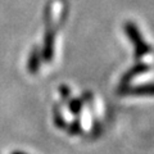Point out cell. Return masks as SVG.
Returning <instances> with one entry per match:
<instances>
[{
	"instance_id": "5",
	"label": "cell",
	"mask_w": 154,
	"mask_h": 154,
	"mask_svg": "<svg viewBox=\"0 0 154 154\" xmlns=\"http://www.w3.org/2000/svg\"><path fill=\"white\" fill-rule=\"evenodd\" d=\"M53 121H54L55 126L58 128H67V122L64 119V116L62 114V110L58 104L53 107Z\"/></svg>"
},
{
	"instance_id": "3",
	"label": "cell",
	"mask_w": 154,
	"mask_h": 154,
	"mask_svg": "<svg viewBox=\"0 0 154 154\" xmlns=\"http://www.w3.org/2000/svg\"><path fill=\"white\" fill-rule=\"evenodd\" d=\"M149 68H150L149 64L144 63V62H140V63L134 64L131 68H130L127 72H125V75L121 77V82H119V86H126V85H128L134 79H136L137 76L146 73V72L149 71Z\"/></svg>"
},
{
	"instance_id": "10",
	"label": "cell",
	"mask_w": 154,
	"mask_h": 154,
	"mask_svg": "<svg viewBox=\"0 0 154 154\" xmlns=\"http://www.w3.org/2000/svg\"><path fill=\"white\" fill-rule=\"evenodd\" d=\"M81 99L84 100V103H90L91 100H93V93H90V91H85Z\"/></svg>"
},
{
	"instance_id": "1",
	"label": "cell",
	"mask_w": 154,
	"mask_h": 154,
	"mask_svg": "<svg viewBox=\"0 0 154 154\" xmlns=\"http://www.w3.org/2000/svg\"><path fill=\"white\" fill-rule=\"evenodd\" d=\"M125 32L128 37V40L131 41V44L135 48V58L140 59V58L148 55L150 53V46L146 44V41L144 40L141 36V32L139 31L137 26L132 22H126L125 23Z\"/></svg>"
},
{
	"instance_id": "4",
	"label": "cell",
	"mask_w": 154,
	"mask_h": 154,
	"mask_svg": "<svg viewBox=\"0 0 154 154\" xmlns=\"http://www.w3.org/2000/svg\"><path fill=\"white\" fill-rule=\"evenodd\" d=\"M41 51L37 46H35L30 53V57H28V63H27V69L30 73L36 75L38 69H40L41 66Z\"/></svg>"
},
{
	"instance_id": "6",
	"label": "cell",
	"mask_w": 154,
	"mask_h": 154,
	"mask_svg": "<svg viewBox=\"0 0 154 154\" xmlns=\"http://www.w3.org/2000/svg\"><path fill=\"white\" fill-rule=\"evenodd\" d=\"M84 100L81 98H73L71 99L68 102V109L72 114L75 116H79L81 113V110H82V107H84Z\"/></svg>"
},
{
	"instance_id": "9",
	"label": "cell",
	"mask_w": 154,
	"mask_h": 154,
	"mask_svg": "<svg viewBox=\"0 0 154 154\" xmlns=\"http://www.w3.org/2000/svg\"><path fill=\"white\" fill-rule=\"evenodd\" d=\"M102 130H103L102 125H100L98 121H95L94 126H93V130H91V134H94V135H93V137H94V139H96V137H98L99 135L102 134Z\"/></svg>"
},
{
	"instance_id": "8",
	"label": "cell",
	"mask_w": 154,
	"mask_h": 154,
	"mask_svg": "<svg viewBox=\"0 0 154 154\" xmlns=\"http://www.w3.org/2000/svg\"><path fill=\"white\" fill-rule=\"evenodd\" d=\"M59 95H60V98L62 99H64L67 100L71 96V89L68 88L67 85H62L59 86Z\"/></svg>"
},
{
	"instance_id": "7",
	"label": "cell",
	"mask_w": 154,
	"mask_h": 154,
	"mask_svg": "<svg viewBox=\"0 0 154 154\" xmlns=\"http://www.w3.org/2000/svg\"><path fill=\"white\" fill-rule=\"evenodd\" d=\"M67 128H68V132L69 135H73V136H76V135H80L81 131H82V127H81V122L79 118L73 119L69 125H67Z\"/></svg>"
},
{
	"instance_id": "11",
	"label": "cell",
	"mask_w": 154,
	"mask_h": 154,
	"mask_svg": "<svg viewBox=\"0 0 154 154\" xmlns=\"http://www.w3.org/2000/svg\"><path fill=\"white\" fill-rule=\"evenodd\" d=\"M13 154H25V153H21V152H14Z\"/></svg>"
},
{
	"instance_id": "2",
	"label": "cell",
	"mask_w": 154,
	"mask_h": 154,
	"mask_svg": "<svg viewBox=\"0 0 154 154\" xmlns=\"http://www.w3.org/2000/svg\"><path fill=\"white\" fill-rule=\"evenodd\" d=\"M118 94L123 96H154V82L136 86H119Z\"/></svg>"
}]
</instances>
